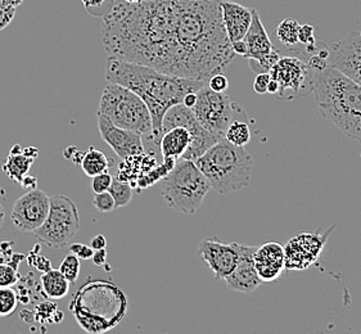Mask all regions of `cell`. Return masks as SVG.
I'll return each instance as SVG.
<instances>
[{
	"label": "cell",
	"instance_id": "39",
	"mask_svg": "<svg viewBox=\"0 0 361 334\" xmlns=\"http://www.w3.org/2000/svg\"><path fill=\"white\" fill-rule=\"evenodd\" d=\"M270 75L267 73H256V78L253 81V90L257 94H265L267 93V84L270 81Z\"/></svg>",
	"mask_w": 361,
	"mask_h": 334
},
{
	"label": "cell",
	"instance_id": "44",
	"mask_svg": "<svg viewBox=\"0 0 361 334\" xmlns=\"http://www.w3.org/2000/svg\"><path fill=\"white\" fill-rule=\"evenodd\" d=\"M82 153L84 152H80L76 147H70V148L66 149L65 156L68 160L73 161L75 163H80L81 157H82Z\"/></svg>",
	"mask_w": 361,
	"mask_h": 334
},
{
	"label": "cell",
	"instance_id": "51",
	"mask_svg": "<svg viewBox=\"0 0 361 334\" xmlns=\"http://www.w3.org/2000/svg\"><path fill=\"white\" fill-rule=\"evenodd\" d=\"M360 34H361V32H360Z\"/></svg>",
	"mask_w": 361,
	"mask_h": 334
},
{
	"label": "cell",
	"instance_id": "6",
	"mask_svg": "<svg viewBox=\"0 0 361 334\" xmlns=\"http://www.w3.org/2000/svg\"><path fill=\"white\" fill-rule=\"evenodd\" d=\"M112 124L135 131L142 137L152 135V116L145 101L128 87L109 82L102 93L98 112Z\"/></svg>",
	"mask_w": 361,
	"mask_h": 334
},
{
	"label": "cell",
	"instance_id": "16",
	"mask_svg": "<svg viewBox=\"0 0 361 334\" xmlns=\"http://www.w3.org/2000/svg\"><path fill=\"white\" fill-rule=\"evenodd\" d=\"M253 260L262 283H273L278 280L286 269L284 247L278 242H267L256 248Z\"/></svg>",
	"mask_w": 361,
	"mask_h": 334
},
{
	"label": "cell",
	"instance_id": "46",
	"mask_svg": "<svg viewBox=\"0 0 361 334\" xmlns=\"http://www.w3.org/2000/svg\"><path fill=\"white\" fill-rule=\"evenodd\" d=\"M20 184H21L22 188L31 190V189L37 188V179L35 176H30V175L27 174L22 179V182L20 183Z\"/></svg>",
	"mask_w": 361,
	"mask_h": 334
},
{
	"label": "cell",
	"instance_id": "17",
	"mask_svg": "<svg viewBox=\"0 0 361 334\" xmlns=\"http://www.w3.org/2000/svg\"><path fill=\"white\" fill-rule=\"evenodd\" d=\"M220 8L224 29L231 44L242 40L251 26L252 9L229 0H220Z\"/></svg>",
	"mask_w": 361,
	"mask_h": 334
},
{
	"label": "cell",
	"instance_id": "41",
	"mask_svg": "<svg viewBox=\"0 0 361 334\" xmlns=\"http://www.w3.org/2000/svg\"><path fill=\"white\" fill-rule=\"evenodd\" d=\"M13 242L12 240H3L0 243V262H9L13 256Z\"/></svg>",
	"mask_w": 361,
	"mask_h": 334
},
{
	"label": "cell",
	"instance_id": "29",
	"mask_svg": "<svg viewBox=\"0 0 361 334\" xmlns=\"http://www.w3.org/2000/svg\"><path fill=\"white\" fill-rule=\"evenodd\" d=\"M80 259L76 254H68L63 259V261L59 265V271L65 276L66 279L70 284H75L78 282L80 276Z\"/></svg>",
	"mask_w": 361,
	"mask_h": 334
},
{
	"label": "cell",
	"instance_id": "31",
	"mask_svg": "<svg viewBox=\"0 0 361 334\" xmlns=\"http://www.w3.org/2000/svg\"><path fill=\"white\" fill-rule=\"evenodd\" d=\"M279 58H281L279 51L273 49L269 54L261 57V58L248 59V63H250L251 71L255 73H269L270 70L274 67L275 63L279 61Z\"/></svg>",
	"mask_w": 361,
	"mask_h": 334
},
{
	"label": "cell",
	"instance_id": "43",
	"mask_svg": "<svg viewBox=\"0 0 361 334\" xmlns=\"http://www.w3.org/2000/svg\"><path fill=\"white\" fill-rule=\"evenodd\" d=\"M92 260H93L94 265H97V266H103V265H106V262H107V252H106V248L94 251Z\"/></svg>",
	"mask_w": 361,
	"mask_h": 334
},
{
	"label": "cell",
	"instance_id": "4",
	"mask_svg": "<svg viewBox=\"0 0 361 334\" xmlns=\"http://www.w3.org/2000/svg\"><path fill=\"white\" fill-rule=\"evenodd\" d=\"M98 307L101 309L102 318L109 330L123 320L128 310V302L123 292L112 282H87L75 296L71 305L78 323L87 332L90 329Z\"/></svg>",
	"mask_w": 361,
	"mask_h": 334
},
{
	"label": "cell",
	"instance_id": "30",
	"mask_svg": "<svg viewBox=\"0 0 361 334\" xmlns=\"http://www.w3.org/2000/svg\"><path fill=\"white\" fill-rule=\"evenodd\" d=\"M37 320L40 323H59L61 320L63 319V314L59 311L57 306L54 305L53 302H43L37 307Z\"/></svg>",
	"mask_w": 361,
	"mask_h": 334
},
{
	"label": "cell",
	"instance_id": "8",
	"mask_svg": "<svg viewBox=\"0 0 361 334\" xmlns=\"http://www.w3.org/2000/svg\"><path fill=\"white\" fill-rule=\"evenodd\" d=\"M195 94L197 101L192 109L197 121L206 130L220 138H225V131L234 120H237V113L240 112L238 104L231 102L225 93L211 90L207 84Z\"/></svg>",
	"mask_w": 361,
	"mask_h": 334
},
{
	"label": "cell",
	"instance_id": "38",
	"mask_svg": "<svg viewBox=\"0 0 361 334\" xmlns=\"http://www.w3.org/2000/svg\"><path fill=\"white\" fill-rule=\"evenodd\" d=\"M70 252L76 254L80 260H92L94 249L84 243H73L70 246Z\"/></svg>",
	"mask_w": 361,
	"mask_h": 334
},
{
	"label": "cell",
	"instance_id": "15",
	"mask_svg": "<svg viewBox=\"0 0 361 334\" xmlns=\"http://www.w3.org/2000/svg\"><path fill=\"white\" fill-rule=\"evenodd\" d=\"M256 248L238 243L239 259L235 269L231 271L229 276L225 278L229 290L239 293H252L260 287L262 282L257 276L255 268L253 254Z\"/></svg>",
	"mask_w": 361,
	"mask_h": 334
},
{
	"label": "cell",
	"instance_id": "9",
	"mask_svg": "<svg viewBox=\"0 0 361 334\" xmlns=\"http://www.w3.org/2000/svg\"><path fill=\"white\" fill-rule=\"evenodd\" d=\"M270 78L279 85V99H284L287 92L292 98L302 97L311 92V73L306 61L298 57H281L270 70Z\"/></svg>",
	"mask_w": 361,
	"mask_h": 334
},
{
	"label": "cell",
	"instance_id": "45",
	"mask_svg": "<svg viewBox=\"0 0 361 334\" xmlns=\"http://www.w3.org/2000/svg\"><path fill=\"white\" fill-rule=\"evenodd\" d=\"M90 247L93 248L94 251L107 247V240H106V237H104L103 234L95 235L94 238L90 242Z\"/></svg>",
	"mask_w": 361,
	"mask_h": 334
},
{
	"label": "cell",
	"instance_id": "7",
	"mask_svg": "<svg viewBox=\"0 0 361 334\" xmlns=\"http://www.w3.org/2000/svg\"><path fill=\"white\" fill-rule=\"evenodd\" d=\"M80 229L78 206L70 197H51L49 212L43 225L35 230L37 240L48 247L63 248L73 240Z\"/></svg>",
	"mask_w": 361,
	"mask_h": 334
},
{
	"label": "cell",
	"instance_id": "23",
	"mask_svg": "<svg viewBox=\"0 0 361 334\" xmlns=\"http://www.w3.org/2000/svg\"><path fill=\"white\" fill-rule=\"evenodd\" d=\"M111 165L112 162L109 160V157L99 149H95L94 147H90L87 152L82 153L80 161V166L89 178L107 173Z\"/></svg>",
	"mask_w": 361,
	"mask_h": 334
},
{
	"label": "cell",
	"instance_id": "32",
	"mask_svg": "<svg viewBox=\"0 0 361 334\" xmlns=\"http://www.w3.org/2000/svg\"><path fill=\"white\" fill-rule=\"evenodd\" d=\"M20 279L18 268L9 262H0V287H13L20 283Z\"/></svg>",
	"mask_w": 361,
	"mask_h": 334
},
{
	"label": "cell",
	"instance_id": "5",
	"mask_svg": "<svg viewBox=\"0 0 361 334\" xmlns=\"http://www.w3.org/2000/svg\"><path fill=\"white\" fill-rule=\"evenodd\" d=\"M211 190L207 179L195 161L179 159L169 174L161 180V196L176 212L193 215L202 206Z\"/></svg>",
	"mask_w": 361,
	"mask_h": 334
},
{
	"label": "cell",
	"instance_id": "35",
	"mask_svg": "<svg viewBox=\"0 0 361 334\" xmlns=\"http://www.w3.org/2000/svg\"><path fill=\"white\" fill-rule=\"evenodd\" d=\"M112 175L107 173H102L99 175H95L92 178V182H90V188L95 193H103V192H107L111 184H112Z\"/></svg>",
	"mask_w": 361,
	"mask_h": 334
},
{
	"label": "cell",
	"instance_id": "47",
	"mask_svg": "<svg viewBox=\"0 0 361 334\" xmlns=\"http://www.w3.org/2000/svg\"><path fill=\"white\" fill-rule=\"evenodd\" d=\"M195 93H197V92H195ZM195 93H189V94L185 95L184 99H183V104L187 106L189 109H193L195 101H197V94H195Z\"/></svg>",
	"mask_w": 361,
	"mask_h": 334
},
{
	"label": "cell",
	"instance_id": "14",
	"mask_svg": "<svg viewBox=\"0 0 361 334\" xmlns=\"http://www.w3.org/2000/svg\"><path fill=\"white\" fill-rule=\"evenodd\" d=\"M328 63L340 70L350 79L361 84V34L351 32L342 42L334 43L329 49Z\"/></svg>",
	"mask_w": 361,
	"mask_h": 334
},
{
	"label": "cell",
	"instance_id": "34",
	"mask_svg": "<svg viewBox=\"0 0 361 334\" xmlns=\"http://www.w3.org/2000/svg\"><path fill=\"white\" fill-rule=\"evenodd\" d=\"M93 204L99 212H112L116 209L115 199L109 190L103 193H95Z\"/></svg>",
	"mask_w": 361,
	"mask_h": 334
},
{
	"label": "cell",
	"instance_id": "25",
	"mask_svg": "<svg viewBox=\"0 0 361 334\" xmlns=\"http://www.w3.org/2000/svg\"><path fill=\"white\" fill-rule=\"evenodd\" d=\"M225 139L234 146H247L251 142L250 126L245 121L234 120L225 131Z\"/></svg>",
	"mask_w": 361,
	"mask_h": 334
},
{
	"label": "cell",
	"instance_id": "48",
	"mask_svg": "<svg viewBox=\"0 0 361 334\" xmlns=\"http://www.w3.org/2000/svg\"><path fill=\"white\" fill-rule=\"evenodd\" d=\"M267 93L271 95H276L279 93V85L274 79H270L269 84H267Z\"/></svg>",
	"mask_w": 361,
	"mask_h": 334
},
{
	"label": "cell",
	"instance_id": "27",
	"mask_svg": "<svg viewBox=\"0 0 361 334\" xmlns=\"http://www.w3.org/2000/svg\"><path fill=\"white\" fill-rule=\"evenodd\" d=\"M133 190L134 189L129 183L121 182L118 179L112 180L109 192L115 199L116 209L125 207V206L130 204L131 198H133Z\"/></svg>",
	"mask_w": 361,
	"mask_h": 334
},
{
	"label": "cell",
	"instance_id": "11",
	"mask_svg": "<svg viewBox=\"0 0 361 334\" xmlns=\"http://www.w3.org/2000/svg\"><path fill=\"white\" fill-rule=\"evenodd\" d=\"M202 261L212 270L215 279H224L235 269L238 262V243H226L219 238L203 240L198 248Z\"/></svg>",
	"mask_w": 361,
	"mask_h": 334
},
{
	"label": "cell",
	"instance_id": "3",
	"mask_svg": "<svg viewBox=\"0 0 361 334\" xmlns=\"http://www.w3.org/2000/svg\"><path fill=\"white\" fill-rule=\"evenodd\" d=\"M195 163L219 194L247 188L251 183L252 156L245 147L234 146L225 138L209 148Z\"/></svg>",
	"mask_w": 361,
	"mask_h": 334
},
{
	"label": "cell",
	"instance_id": "40",
	"mask_svg": "<svg viewBox=\"0 0 361 334\" xmlns=\"http://www.w3.org/2000/svg\"><path fill=\"white\" fill-rule=\"evenodd\" d=\"M81 1L84 3V6L87 8V12H90L93 16H94L95 9H97V8L104 7V9H106L107 13H109L112 7L106 6V3H109V4H114V3H115V0H81Z\"/></svg>",
	"mask_w": 361,
	"mask_h": 334
},
{
	"label": "cell",
	"instance_id": "13",
	"mask_svg": "<svg viewBox=\"0 0 361 334\" xmlns=\"http://www.w3.org/2000/svg\"><path fill=\"white\" fill-rule=\"evenodd\" d=\"M97 117L102 139L114 149V152L121 160H125L134 154L145 152L143 137L140 134L116 126L107 117L103 116L101 113H97Z\"/></svg>",
	"mask_w": 361,
	"mask_h": 334
},
{
	"label": "cell",
	"instance_id": "10",
	"mask_svg": "<svg viewBox=\"0 0 361 334\" xmlns=\"http://www.w3.org/2000/svg\"><path fill=\"white\" fill-rule=\"evenodd\" d=\"M51 197L40 189H31L20 197L12 209L11 218L21 232L34 233L43 225L49 212Z\"/></svg>",
	"mask_w": 361,
	"mask_h": 334
},
{
	"label": "cell",
	"instance_id": "19",
	"mask_svg": "<svg viewBox=\"0 0 361 334\" xmlns=\"http://www.w3.org/2000/svg\"><path fill=\"white\" fill-rule=\"evenodd\" d=\"M248 47L247 59H259L273 51V43L267 35V30L261 21L260 13L257 9H252V22L243 37Z\"/></svg>",
	"mask_w": 361,
	"mask_h": 334
},
{
	"label": "cell",
	"instance_id": "33",
	"mask_svg": "<svg viewBox=\"0 0 361 334\" xmlns=\"http://www.w3.org/2000/svg\"><path fill=\"white\" fill-rule=\"evenodd\" d=\"M39 247H40V245H37V246L34 247V249L26 256V260H27V262H29L31 266H34V268L39 270V271L45 273V271L51 269V260H48L47 257H44L43 254L37 252V248Z\"/></svg>",
	"mask_w": 361,
	"mask_h": 334
},
{
	"label": "cell",
	"instance_id": "1",
	"mask_svg": "<svg viewBox=\"0 0 361 334\" xmlns=\"http://www.w3.org/2000/svg\"><path fill=\"white\" fill-rule=\"evenodd\" d=\"M106 80L130 89L145 101L152 116V135L143 137V143L151 144L154 152H159L162 120L167 109L183 103L185 95L198 92L207 84L109 56L106 62Z\"/></svg>",
	"mask_w": 361,
	"mask_h": 334
},
{
	"label": "cell",
	"instance_id": "21",
	"mask_svg": "<svg viewBox=\"0 0 361 334\" xmlns=\"http://www.w3.org/2000/svg\"><path fill=\"white\" fill-rule=\"evenodd\" d=\"M190 144V132L187 128L176 126L165 131L159 140V153L162 159L179 160Z\"/></svg>",
	"mask_w": 361,
	"mask_h": 334
},
{
	"label": "cell",
	"instance_id": "22",
	"mask_svg": "<svg viewBox=\"0 0 361 334\" xmlns=\"http://www.w3.org/2000/svg\"><path fill=\"white\" fill-rule=\"evenodd\" d=\"M40 285L44 296L51 299L65 298L70 292V282L59 270H54L53 268L40 276Z\"/></svg>",
	"mask_w": 361,
	"mask_h": 334
},
{
	"label": "cell",
	"instance_id": "49",
	"mask_svg": "<svg viewBox=\"0 0 361 334\" xmlns=\"http://www.w3.org/2000/svg\"><path fill=\"white\" fill-rule=\"evenodd\" d=\"M0 1H4L7 4H11L13 7L18 8L23 3V0H0Z\"/></svg>",
	"mask_w": 361,
	"mask_h": 334
},
{
	"label": "cell",
	"instance_id": "24",
	"mask_svg": "<svg viewBox=\"0 0 361 334\" xmlns=\"http://www.w3.org/2000/svg\"><path fill=\"white\" fill-rule=\"evenodd\" d=\"M175 162H176V160H173V159H162L161 165L153 167L152 170H149L147 174L143 175L137 180V185H135V188L139 189L137 192L148 188L151 185H154L156 183L161 182L173 170Z\"/></svg>",
	"mask_w": 361,
	"mask_h": 334
},
{
	"label": "cell",
	"instance_id": "28",
	"mask_svg": "<svg viewBox=\"0 0 361 334\" xmlns=\"http://www.w3.org/2000/svg\"><path fill=\"white\" fill-rule=\"evenodd\" d=\"M20 299L12 287H0V318L11 316L17 310Z\"/></svg>",
	"mask_w": 361,
	"mask_h": 334
},
{
	"label": "cell",
	"instance_id": "12",
	"mask_svg": "<svg viewBox=\"0 0 361 334\" xmlns=\"http://www.w3.org/2000/svg\"><path fill=\"white\" fill-rule=\"evenodd\" d=\"M326 237L328 233L323 237L320 234L302 233L289 240L284 247L286 269L302 270L312 265L322 254Z\"/></svg>",
	"mask_w": 361,
	"mask_h": 334
},
{
	"label": "cell",
	"instance_id": "18",
	"mask_svg": "<svg viewBox=\"0 0 361 334\" xmlns=\"http://www.w3.org/2000/svg\"><path fill=\"white\" fill-rule=\"evenodd\" d=\"M39 156V151L35 147L22 148L20 144H15L9 151L7 159L3 163V173L13 183L22 182V179L29 174L30 167Z\"/></svg>",
	"mask_w": 361,
	"mask_h": 334
},
{
	"label": "cell",
	"instance_id": "20",
	"mask_svg": "<svg viewBox=\"0 0 361 334\" xmlns=\"http://www.w3.org/2000/svg\"><path fill=\"white\" fill-rule=\"evenodd\" d=\"M154 166H157L156 156L148 152L134 154V156L125 159L123 163L120 165L118 173H117V179L121 182L129 183L134 189L137 185V180L143 175L147 174L149 170H152Z\"/></svg>",
	"mask_w": 361,
	"mask_h": 334
},
{
	"label": "cell",
	"instance_id": "26",
	"mask_svg": "<svg viewBox=\"0 0 361 334\" xmlns=\"http://www.w3.org/2000/svg\"><path fill=\"white\" fill-rule=\"evenodd\" d=\"M298 29H300L298 22L287 18L278 25V27L275 30V35L279 40V43L287 48H292L298 44Z\"/></svg>",
	"mask_w": 361,
	"mask_h": 334
},
{
	"label": "cell",
	"instance_id": "2",
	"mask_svg": "<svg viewBox=\"0 0 361 334\" xmlns=\"http://www.w3.org/2000/svg\"><path fill=\"white\" fill-rule=\"evenodd\" d=\"M311 73V93L322 116L361 143V84L328 65Z\"/></svg>",
	"mask_w": 361,
	"mask_h": 334
},
{
	"label": "cell",
	"instance_id": "36",
	"mask_svg": "<svg viewBox=\"0 0 361 334\" xmlns=\"http://www.w3.org/2000/svg\"><path fill=\"white\" fill-rule=\"evenodd\" d=\"M16 11L17 8L13 6L0 1V31L7 29L11 22L15 20Z\"/></svg>",
	"mask_w": 361,
	"mask_h": 334
},
{
	"label": "cell",
	"instance_id": "42",
	"mask_svg": "<svg viewBox=\"0 0 361 334\" xmlns=\"http://www.w3.org/2000/svg\"><path fill=\"white\" fill-rule=\"evenodd\" d=\"M231 51H233L234 54L246 58L247 53H248V47H247L246 42L242 39V40H237V42L231 43Z\"/></svg>",
	"mask_w": 361,
	"mask_h": 334
},
{
	"label": "cell",
	"instance_id": "37",
	"mask_svg": "<svg viewBox=\"0 0 361 334\" xmlns=\"http://www.w3.org/2000/svg\"><path fill=\"white\" fill-rule=\"evenodd\" d=\"M207 87L216 93H225L229 87V81H228V78H225L223 73H215L207 81Z\"/></svg>",
	"mask_w": 361,
	"mask_h": 334
},
{
	"label": "cell",
	"instance_id": "50",
	"mask_svg": "<svg viewBox=\"0 0 361 334\" xmlns=\"http://www.w3.org/2000/svg\"><path fill=\"white\" fill-rule=\"evenodd\" d=\"M4 218H6V211H4V207L0 202V228L4 224Z\"/></svg>",
	"mask_w": 361,
	"mask_h": 334
}]
</instances>
